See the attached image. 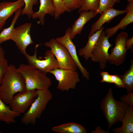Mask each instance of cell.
Returning <instances> with one entry per match:
<instances>
[{"label":"cell","mask_w":133,"mask_h":133,"mask_svg":"<svg viewBox=\"0 0 133 133\" xmlns=\"http://www.w3.org/2000/svg\"><path fill=\"white\" fill-rule=\"evenodd\" d=\"M25 90V80L14 65H9L0 85V97L7 105L9 104L17 93Z\"/></svg>","instance_id":"obj_1"},{"label":"cell","mask_w":133,"mask_h":133,"mask_svg":"<svg viewBox=\"0 0 133 133\" xmlns=\"http://www.w3.org/2000/svg\"><path fill=\"white\" fill-rule=\"evenodd\" d=\"M128 106L122 101L116 100L113 96L112 89H109L100 105L108 123L109 129L114 124L121 122Z\"/></svg>","instance_id":"obj_2"},{"label":"cell","mask_w":133,"mask_h":133,"mask_svg":"<svg viewBox=\"0 0 133 133\" xmlns=\"http://www.w3.org/2000/svg\"><path fill=\"white\" fill-rule=\"evenodd\" d=\"M17 69L24 78L26 90H47L51 85V80L47 76V73L29 64H21Z\"/></svg>","instance_id":"obj_3"},{"label":"cell","mask_w":133,"mask_h":133,"mask_svg":"<svg viewBox=\"0 0 133 133\" xmlns=\"http://www.w3.org/2000/svg\"><path fill=\"white\" fill-rule=\"evenodd\" d=\"M37 91V97L21 118V122L24 124H35L36 119L40 117L52 99V95L49 89Z\"/></svg>","instance_id":"obj_4"},{"label":"cell","mask_w":133,"mask_h":133,"mask_svg":"<svg viewBox=\"0 0 133 133\" xmlns=\"http://www.w3.org/2000/svg\"><path fill=\"white\" fill-rule=\"evenodd\" d=\"M44 45L50 48L58 63L59 68L77 71L76 64L64 45L54 38L46 42Z\"/></svg>","instance_id":"obj_5"},{"label":"cell","mask_w":133,"mask_h":133,"mask_svg":"<svg viewBox=\"0 0 133 133\" xmlns=\"http://www.w3.org/2000/svg\"><path fill=\"white\" fill-rule=\"evenodd\" d=\"M49 73L54 75L58 82L57 89L62 91L75 89L77 83L80 81L77 71L58 68Z\"/></svg>","instance_id":"obj_6"},{"label":"cell","mask_w":133,"mask_h":133,"mask_svg":"<svg viewBox=\"0 0 133 133\" xmlns=\"http://www.w3.org/2000/svg\"><path fill=\"white\" fill-rule=\"evenodd\" d=\"M39 45H36L35 52L33 55H30L27 53L24 55L29 64L47 73L54 69L59 68L58 62L50 50L46 51L45 53L44 59L40 60L37 58V48Z\"/></svg>","instance_id":"obj_7"},{"label":"cell","mask_w":133,"mask_h":133,"mask_svg":"<svg viewBox=\"0 0 133 133\" xmlns=\"http://www.w3.org/2000/svg\"><path fill=\"white\" fill-rule=\"evenodd\" d=\"M104 31L101 32L92 52V61L99 64L100 68L103 69L106 66L110 55L109 49L112 45L108 40Z\"/></svg>","instance_id":"obj_8"},{"label":"cell","mask_w":133,"mask_h":133,"mask_svg":"<svg viewBox=\"0 0 133 133\" xmlns=\"http://www.w3.org/2000/svg\"><path fill=\"white\" fill-rule=\"evenodd\" d=\"M32 24L26 23L13 30L11 39L14 41L20 52L24 55L27 53V47L33 44L31 35Z\"/></svg>","instance_id":"obj_9"},{"label":"cell","mask_w":133,"mask_h":133,"mask_svg":"<svg viewBox=\"0 0 133 133\" xmlns=\"http://www.w3.org/2000/svg\"><path fill=\"white\" fill-rule=\"evenodd\" d=\"M37 95V90H25L15 95L9 104L13 111L20 114L28 110Z\"/></svg>","instance_id":"obj_10"},{"label":"cell","mask_w":133,"mask_h":133,"mask_svg":"<svg viewBox=\"0 0 133 133\" xmlns=\"http://www.w3.org/2000/svg\"><path fill=\"white\" fill-rule=\"evenodd\" d=\"M128 36L125 32H121L117 35L115 40V46L110 50L108 60L110 64L119 66L124 62L128 50L125 47V42Z\"/></svg>","instance_id":"obj_11"},{"label":"cell","mask_w":133,"mask_h":133,"mask_svg":"<svg viewBox=\"0 0 133 133\" xmlns=\"http://www.w3.org/2000/svg\"><path fill=\"white\" fill-rule=\"evenodd\" d=\"M70 27L67 28L64 35L58 37L56 39L66 48L83 77L88 80L90 78L89 73L82 65L80 61L77 54L75 46L70 38Z\"/></svg>","instance_id":"obj_12"},{"label":"cell","mask_w":133,"mask_h":133,"mask_svg":"<svg viewBox=\"0 0 133 133\" xmlns=\"http://www.w3.org/2000/svg\"><path fill=\"white\" fill-rule=\"evenodd\" d=\"M126 12V10H118L113 7L107 8L100 14V15L99 19L92 25L88 36L91 35L100 29L104 23H109L115 17Z\"/></svg>","instance_id":"obj_13"},{"label":"cell","mask_w":133,"mask_h":133,"mask_svg":"<svg viewBox=\"0 0 133 133\" xmlns=\"http://www.w3.org/2000/svg\"><path fill=\"white\" fill-rule=\"evenodd\" d=\"M79 13V16L75 21L71 28L70 37L72 40L77 34H80L84 25L97 15L95 12L92 10L83 11Z\"/></svg>","instance_id":"obj_14"},{"label":"cell","mask_w":133,"mask_h":133,"mask_svg":"<svg viewBox=\"0 0 133 133\" xmlns=\"http://www.w3.org/2000/svg\"><path fill=\"white\" fill-rule=\"evenodd\" d=\"M126 14L116 26L106 29L104 31L106 36L109 38L114 36L119 29L123 30L133 22V1L128 2L125 9Z\"/></svg>","instance_id":"obj_15"},{"label":"cell","mask_w":133,"mask_h":133,"mask_svg":"<svg viewBox=\"0 0 133 133\" xmlns=\"http://www.w3.org/2000/svg\"><path fill=\"white\" fill-rule=\"evenodd\" d=\"M25 5L23 0L13 2L4 1L0 3V22L4 25L6 20L18 8Z\"/></svg>","instance_id":"obj_16"},{"label":"cell","mask_w":133,"mask_h":133,"mask_svg":"<svg viewBox=\"0 0 133 133\" xmlns=\"http://www.w3.org/2000/svg\"><path fill=\"white\" fill-rule=\"evenodd\" d=\"M40 5L38 10L34 12L32 19L38 18V23L42 25H44L45 17L47 14L53 16L54 9L51 0H39Z\"/></svg>","instance_id":"obj_17"},{"label":"cell","mask_w":133,"mask_h":133,"mask_svg":"<svg viewBox=\"0 0 133 133\" xmlns=\"http://www.w3.org/2000/svg\"><path fill=\"white\" fill-rule=\"evenodd\" d=\"M104 28V26L102 27L91 35L88 36V41L86 45L79 49V55L83 56L86 60H88L89 58H91L92 60V59L93 50Z\"/></svg>","instance_id":"obj_18"},{"label":"cell","mask_w":133,"mask_h":133,"mask_svg":"<svg viewBox=\"0 0 133 133\" xmlns=\"http://www.w3.org/2000/svg\"><path fill=\"white\" fill-rule=\"evenodd\" d=\"M122 126L113 130L114 133H133V106H128L121 122Z\"/></svg>","instance_id":"obj_19"},{"label":"cell","mask_w":133,"mask_h":133,"mask_svg":"<svg viewBox=\"0 0 133 133\" xmlns=\"http://www.w3.org/2000/svg\"><path fill=\"white\" fill-rule=\"evenodd\" d=\"M21 114L13 111L0 97V121L10 124L15 122L16 118Z\"/></svg>","instance_id":"obj_20"},{"label":"cell","mask_w":133,"mask_h":133,"mask_svg":"<svg viewBox=\"0 0 133 133\" xmlns=\"http://www.w3.org/2000/svg\"><path fill=\"white\" fill-rule=\"evenodd\" d=\"M54 132L60 133H86V131L81 125L73 122L68 123L55 126Z\"/></svg>","instance_id":"obj_21"},{"label":"cell","mask_w":133,"mask_h":133,"mask_svg":"<svg viewBox=\"0 0 133 133\" xmlns=\"http://www.w3.org/2000/svg\"><path fill=\"white\" fill-rule=\"evenodd\" d=\"M21 8H18L15 12V15L10 26L4 28L1 32L0 33V45L5 42L11 39L15 24L21 14Z\"/></svg>","instance_id":"obj_22"},{"label":"cell","mask_w":133,"mask_h":133,"mask_svg":"<svg viewBox=\"0 0 133 133\" xmlns=\"http://www.w3.org/2000/svg\"><path fill=\"white\" fill-rule=\"evenodd\" d=\"M129 68L126 71L125 74L119 75L124 84V88L127 90L128 93L132 92L133 90V60L131 61Z\"/></svg>","instance_id":"obj_23"},{"label":"cell","mask_w":133,"mask_h":133,"mask_svg":"<svg viewBox=\"0 0 133 133\" xmlns=\"http://www.w3.org/2000/svg\"><path fill=\"white\" fill-rule=\"evenodd\" d=\"M99 1L100 0H82L81 7L79 10L78 12L83 11L96 12L98 8Z\"/></svg>","instance_id":"obj_24"},{"label":"cell","mask_w":133,"mask_h":133,"mask_svg":"<svg viewBox=\"0 0 133 133\" xmlns=\"http://www.w3.org/2000/svg\"><path fill=\"white\" fill-rule=\"evenodd\" d=\"M54 9V17L55 19L59 18L60 15L65 12L71 11L66 7L63 0H51Z\"/></svg>","instance_id":"obj_25"},{"label":"cell","mask_w":133,"mask_h":133,"mask_svg":"<svg viewBox=\"0 0 133 133\" xmlns=\"http://www.w3.org/2000/svg\"><path fill=\"white\" fill-rule=\"evenodd\" d=\"M25 7L21 10V15H26L30 19L31 18L34 13L33 6L37 4L38 0H23Z\"/></svg>","instance_id":"obj_26"},{"label":"cell","mask_w":133,"mask_h":133,"mask_svg":"<svg viewBox=\"0 0 133 133\" xmlns=\"http://www.w3.org/2000/svg\"><path fill=\"white\" fill-rule=\"evenodd\" d=\"M116 2H119L118 0H100L98 8L95 12L96 14H100L107 8L113 7Z\"/></svg>","instance_id":"obj_27"},{"label":"cell","mask_w":133,"mask_h":133,"mask_svg":"<svg viewBox=\"0 0 133 133\" xmlns=\"http://www.w3.org/2000/svg\"><path fill=\"white\" fill-rule=\"evenodd\" d=\"M66 8L70 11L80 9L81 7L82 0H63Z\"/></svg>","instance_id":"obj_28"},{"label":"cell","mask_w":133,"mask_h":133,"mask_svg":"<svg viewBox=\"0 0 133 133\" xmlns=\"http://www.w3.org/2000/svg\"><path fill=\"white\" fill-rule=\"evenodd\" d=\"M8 65L7 61L5 58L0 62V85Z\"/></svg>","instance_id":"obj_29"},{"label":"cell","mask_w":133,"mask_h":133,"mask_svg":"<svg viewBox=\"0 0 133 133\" xmlns=\"http://www.w3.org/2000/svg\"><path fill=\"white\" fill-rule=\"evenodd\" d=\"M112 83L114 84L116 86L119 88H124V84L119 75L117 74L111 75Z\"/></svg>","instance_id":"obj_30"},{"label":"cell","mask_w":133,"mask_h":133,"mask_svg":"<svg viewBox=\"0 0 133 133\" xmlns=\"http://www.w3.org/2000/svg\"><path fill=\"white\" fill-rule=\"evenodd\" d=\"M120 100L126 103L130 106H133V92L128 93L121 97Z\"/></svg>","instance_id":"obj_31"},{"label":"cell","mask_w":133,"mask_h":133,"mask_svg":"<svg viewBox=\"0 0 133 133\" xmlns=\"http://www.w3.org/2000/svg\"><path fill=\"white\" fill-rule=\"evenodd\" d=\"M100 75L102 77L100 81L101 83H112L111 78V74L107 71H102L100 73Z\"/></svg>","instance_id":"obj_32"},{"label":"cell","mask_w":133,"mask_h":133,"mask_svg":"<svg viewBox=\"0 0 133 133\" xmlns=\"http://www.w3.org/2000/svg\"><path fill=\"white\" fill-rule=\"evenodd\" d=\"M125 47L127 50L131 49L133 51V37L130 38H127L125 44Z\"/></svg>","instance_id":"obj_33"},{"label":"cell","mask_w":133,"mask_h":133,"mask_svg":"<svg viewBox=\"0 0 133 133\" xmlns=\"http://www.w3.org/2000/svg\"><path fill=\"white\" fill-rule=\"evenodd\" d=\"M109 132L106 131L102 129L99 126H98L96 129L92 131L91 133H108Z\"/></svg>","instance_id":"obj_34"},{"label":"cell","mask_w":133,"mask_h":133,"mask_svg":"<svg viewBox=\"0 0 133 133\" xmlns=\"http://www.w3.org/2000/svg\"><path fill=\"white\" fill-rule=\"evenodd\" d=\"M5 58V52L3 49L0 46V62Z\"/></svg>","instance_id":"obj_35"},{"label":"cell","mask_w":133,"mask_h":133,"mask_svg":"<svg viewBox=\"0 0 133 133\" xmlns=\"http://www.w3.org/2000/svg\"><path fill=\"white\" fill-rule=\"evenodd\" d=\"M3 26V25L0 22V31L2 29Z\"/></svg>","instance_id":"obj_36"},{"label":"cell","mask_w":133,"mask_h":133,"mask_svg":"<svg viewBox=\"0 0 133 133\" xmlns=\"http://www.w3.org/2000/svg\"><path fill=\"white\" fill-rule=\"evenodd\" d=\"M119 2L120 0H118ZM128 2H130L131 1H133V0H127Z\"/></svg>","instance_id":"obj_37"},{"label":"cell","mask_w":133,"mask_h":133,"mask_svg":"<svg viewBox=\"0 0 133 133\" xmlns=\"http://www.w3.org/2000/svg\"><path fill=\"white\" fill-rule=\"evenodd\" d=\"M1 133V132L0 131V133Z\"/></svg>","instance_id":"obj_38"}]
</instances>
